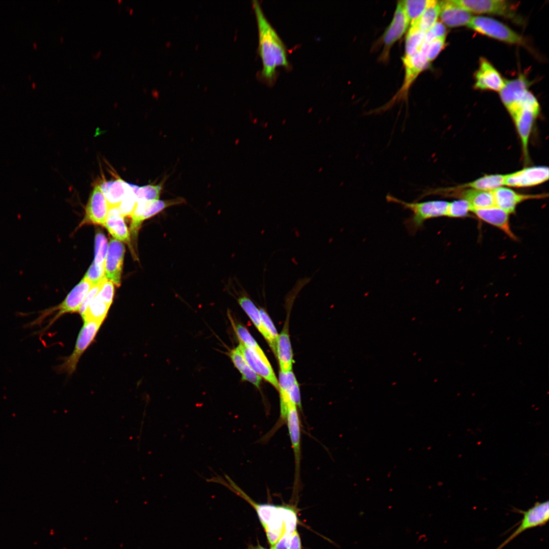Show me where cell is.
Listing matches in <instances>:
<instances>
[{"mask_svg":"<svg viewBox=\"0 0 549 549\" xmlns=\"http://www.w3.org/2000/svg\"><path fill=\"white\" fill-rule=\"evenodd\" d=\"M225 479L216 474L206 481L223 485L250 504L256 512L270 546L284 534L292 535L297 530L298 518L296 509L293 506L257 503L227 475L225 474Z\"/></svg>","mask_w":549,"mask_h":549,"instance_id":"6da1fadb","label":"cell"},{"mask_svg":"<svg viewBox=\"0 0 549 549\" xmlns=\"http://www.w3.org/2000/svg\"><path fill=\"white\" fill-rule=\"evenodd\" d=\"M259 35V51L262 62L261 75L272 82L279 66L288 67L286 47L265 17L258 1H253Z\"/></svg>","mask_w":549,"mask_h":549,"instance_id":"7a4b0ae2","label":"cell"},{"mask_svg":"<svg viewBox=\"0 0 549 549\" xmlns=\"http://www.w3.org/2000/svg\"><path fill=\"white\" fill-rule=\"evenodd\" d=\"M386 198L388 201L398 204L412 212V215L404 221L407 230L411 235H415L422 229L426 221L447 216L448 201L438 200L408 202L389 194Z\"/></svg>","mask_w":549,"mask_h":549,"instance_id":"3957f363","label":"cell"},{"mask_svg":"<svg viewBox=\"0 0 549 549\" xmlns=\"http://www.w3.org/2000/svg\"><path fill=\"white\" fill-rule=\"evenodd\" d=\"M94 285L84 278L70 291L64 300L58 306L40 312L38 318L24 325L30 327L41 325L47 316L57 311L56 314L43 329H48L60 316L66 313H79L80 306L86 294Z\"/></svg>","mask_w":549,"mask_h":549,"instance_id":"277c9868","label":"cell"},{"mask_svg":"<svg viewBox=\"0 0 549 549\" xmlns=\"http://www.w3.org/2000/svg\"><path fill=\"white\" fill-rule=\"evenodd\" d=\"M521 107L511 116L520 136L524 160L529 161L528 144L535 120L540 111L539 103L532 95L526 97Z\"/></svg>","mask_w":549,"mask_h":549,"instance_id":"5b68a950","label":"cell"},{"mask_svg":"<svg viewBox=\"0 0 549 549\" xmlns=\"http://www.w3.org/2000/svg\"><path fill=\"white\" fill-rule=\"evenodd\" d=\"M402 62L405 69V76L402 87L398 92L386 105L380 107L377 112H381L391 108L396 102L406 100L408 91L419 75L426 69L430 63L425 55L420 50L411 55H404Z\"/></svg>","mask_w":549,"mask_h":549,"instance_id":"8992f818","label":"cell"},{"mask_svg":"<svg viewBox=\"0 0 549 549\" xmlns=\"http://www.w3.org/2000/svg\"><path fill=\"white\" fill-rule=\"evenodd\" d=\"M467 26L475 32L510 44H521L522 37L503 23L490 17H473Z\"/></svg>","mask_w":549,"mask_h":549,"instance_id":"52a82bcc","label":"cell"},{"mask_svg":"<svg viewBox=\"0 0 549 549\" xmlns=\"http://www.w3.org/2000/svg\"><path fill=\"white\" fill-rule=\"evenodd\" d=\"M102 323L95 320L84 321L73 351L70 355L65 358L63 362L57 367L58 372L72 374L75 371L79 359L93 341Z\"/></svg>","mask_w":549,"mask_h":549,"instance_id":"ba28073f","label":"cell"},{"mask_svg":"<svg viewBox=\"0 0 549 549\" xmlns=\"http://www.w3.org/2000/svg\"><path fill=\"white\" fill-rule=\"evenodd\" d=\"M182 197L168 200H138L131 215L130 232L133 238L137 237L142 223L157 215L165 209L174 205L185 203Z\"/></svg>","mask_w":549,"mask_h":549,"instance_id":"9c48e42d","label":"cell"},{"mask_svg":"<svg viewBox=\"0 0 549 549\" xmlns=\"http://www.w3.org/2000/svg\"><path fill=\"white\" fill-rule=\"evenodd\" d=\"M409 24L402 1H399L392 20L381 37L383 49L379 61L386 63L388 60L391 47L406 33Z\"/></svg>","mask_w":549,"mask_h":549,"instance_id":"30bf717a","label":"cell"},{"mask_svg":"<svg viewBox=\"0 0 549 549\" xmlns=\"http://www.w3.org/2000/svg\"><path fill=\"white\" fill-rule=\"evenodd\" d=\"M548 501L537 502L533 506L524 511L515 508L517 512L523 514L516 529L496 549H502L508 543L527 530L545 525L549 518Z\"/></svg>","mask_w":549,"mask_h":549,"instance_id":"8fae6325","label":"cell"},{"mask_svg":"<svg viewBox=\"0 0 549 549\" xmlns=\"http://www.w3.org/2000/svg\"><path fill=\"white\" fill-rule=\"evenodd\" d=\"M548 179L547 167H528L504 174V186L516 188L531 187L542 184Z\"/></svg>","mask_w":549,"mask_h":549,"instance_id":"7c38bea8","label":"cell"},{"mask_svg":"<svg viewBox=\"0 0 549 549\" xmlns=\"http://www.w3.org/2000/svg\"><path fill=\"white\" fill-rule=\"evenodd\" d=\"M125 253L124 245L119 240L111 238L105 260V272L107 280L116 286H119L121 283Z\"/></svg>","mask_w":549,"mask_h":549,"instance_id":"4fadbf2b","label":"cell"},{"mask_svg":"<svg viewBox=\"0 0 549 549\" xmlns=\"http://www.w3.org/2000/svg\"><path fill=\"white\" fill-rule=\"evenodd\" d=\"M494 204L509 214L515 212L517 206L528 200L543 199L547 196L544 193L525 194L517 193L512 189L500 187L492 191Z\"/></svg>","mask_w":549,"mask_h":549,"instance_id":"5bb4252c","label":"cell"},{"mask_svg":"<svg viewBox=\"0 0 549 549\" xmlns=\"http://www.w3.org/2000/svg\"><path fill=\"white\" fill-rule=\"evenodd\" d=\"M289 435L293 448L295 459V469L294 486H297L299 481L300 468L301 460L300 437L301 431L300 420L297 410V406L291 401L289 402L288 413L286 419Z\"/></svg>","mask_w":549,"mask_h":549,"instance_id":"9a60e30c","label":"cell"},{"mask_svg":"<svg viewBox=\"0 0 549 549\" xmlns=\"http://www.w3.org/2000/svg\"><path fill=\"white\" fill-rule=\"evenodd\" d=\"M109 206L99 185H96L90 194L85 208V215L82 224L92 223L104 226Z\"/></svg>","mask_w":549,"mask_h":549,"instance_id":"2e32d148","label":"cell"},{"mask_svg":"<svg viewBox=\"0 0 549 549\" xmlns=\"http://www.w3.org/2000/svg\"><path fill=\"white\" fill-rule=\"evenodd\" d=\"M480 221L490 224L501 230L509 238L517 241L518 238L512 231L509 220V215L501 208L493 206L487 208L474 209L472 211Z\"/></svg>","mask_w":549,"mask_h":549,"instance_id":"e0dca14e","label":"cell"},{"mask_svg":"<svg viewBox=\"0 0 549 549\" xmlns=\"http://www.w3.org/2000/svg\"><path fill=\"white\" fill-rule=\"evenodd\" d=\"M470 13L512 17L508 2L503 0H454Z\"/></svg>","mask_w":549,"mask_h":549,"instance_id":"ac0fdd59","label":"cell"},{"mask_svg":"<svg viewBox=\"0 0 549 549\" xmlns=\"http://www.w3.org/2000/svg\"><path fill=\"white\" fill-rule=\"evenodd\" d=\"M476 89L500 92L505 80L493 66L485 58H480L479 67L475 73Z\"/></svg>","mask_w":549,"mask_h":549,"instance_id":"d6986e66","label":"cell"},{"mask_svg":"<svg viewBox=\"0 0 549 549\" xmlns=\"http://www.w3.org/2000/svg\"><path fill=\"white\" fill-rule=\"evenodd\" d=\"M530 82L524 75L512 80H505L500 96L508 111L516 105L528 90Z\"/></svg>","mask_w":549,"mask_h":549,"instance_id":"ffe728a7","label":"cell"},{"mask_svg":"<svg viewBox=\"0 0 549 549\" xmlns=\"http://www.w3.org/2000/svg\"><path fill=\"white\" fill-rule=\"evenodd\" d=\"M439 3L441 22L449 27L467 25L473 17L470 12L457 4L454 0Z\"/></svg>","mask_w":549,"mask_h":549,"instance_id":"44dd1931","label":"cell"},{"mask_svg":"<svg viewBox=\"0 0 549 549\" xmlns=\"http://www.w3.org/2000/svg\"><path fill=\"white\" fill-rule=\"evenodd\" d=\"M238 348L252 370L279 390V382L270 364L266 363L255 351L240 342Z\"/></svg>","mask_w":549,"mask_h":549,"instance_id":"7402d4cb","label":"cell"},{"mask_svg":"<svg viewBox=\"0 0 549 549\" xmlns=\"http://www.w3.org/2000/svg\"><path fill=\"white\" fill-rule=\"evenodd\" d=\"M99 186L107 200L109 209L119 206L130 188L129 183L120 178L111 181L104 180Z\"/></svg>","mask_w":549,"mask_h":549,"instance_id":"603a6c76","label":"cell"},{"mask_svg":"<svg viewBox=\"0 0 549 549\" xmlns=\"http://www.w3.org/2000/svg\"><path fill=\"white\" fill-rule=\"evenodd\" d=\"M115 239L130 245V235L124 217L118 207L109 209L104 226Z\"/></svg>","mask_w":549,"mask_h":549,"instance_id":"cb8c5ba5","label":"cell"},{"mask_svg":"<svg viewBox=\"0 0 549 549\" xmlns=\"http://www.w3.org/2000/svg\"><path fill=\"white\" fill-rule=\"evenodd\" d=\"M237 300L241 308L252 321L259 331L264 337L274 354L277 355V344L274 342L265 329L262 323L259 310L256 307L246 293H243L239 296Z\"/></svg>","mask_w":549,"mask_h":549,"instance_id":"d4e9b609","label":"cell"},{"mask_svg":"<svg viewBox=\"0 0 549 549\" xmlns=\"http://www.w3.org/2000/svg\"><path fill=\"white\" fill-rule=\"evenodd\" d=\"M278 356L281 371L288 372L292 370L293 354L288 331L284 329L279 334L277 343Z\"/></svg>","mask_w":549,"mask_h":549,"instance_id":"484cf974","label":"cell"},{"mask_svg":"<svg viewBox=\"0 0 549 549\" xmlns=\"http://www.w3.org/2000/svg\"><path fill=\"white\" fill-rule=\"evenodd\" d=\"M297 381L293 373L291 371L279 373V390L280 394V419L286 422L288 411L289 403L290 401L289 397L288 389L290 386Z\"/></svg>","mask_w":549,"mask_h":549,"instance_id":"4316f807","label":"cell"},{"mask_svg":"<svg viewBox=\"0 0 549 549\" xmlns=\"http://www.w3.org/2000/svg\"><path fill=\"white\" fill-rule=\"evenodd\" d=\"M232 362L239 371L243 381H247L259 388L261 377L255 373L247 363L239 348L232 349L229 353Z\"/></svg>","mask_w":549,"mask_h":549,"instance_id":"83f0119b","label":"cell"},{"mask_svg":"<svg viewBox=\"0 0 549 549\" xmlns=\"http://www.w3.org/2000/svg\"><path fill=\"white\" fill-rule=\"evenodd\" d=\"M503 186H504V174H489L485 175L468 183L459 185L456 188L492 191Z\"/></svg>","mask_w":549,"mask_h":549,"instance_id":"f1b7e54d","label":"cell"},{"mask_svg":"<svg viewBox=\"0 0 549 549\" xmlns=\"http://www.w3.org/2000/svg\"><path fill=\"white\" fill-rule=\"evenodd\" d=\"M440 10L439 2L432 0L422 14L410 25H414L423 32H427L437 21Z\"/></svg>","mask_w":549,"mask_h":549,"instance_id":"f546056e","label":"cell"},{"mask_svg":"<svg viewBox=\"0 0 549 549\" xmlns=\"http://www.w3.org/2000/svg\"><path fill=\"white\" fill-rule=\"evenodd\" d=\"M110 306L96 296L81 315L83 321L95 320L103 322Z\"/></svg>","mask_w":549,"mask_h":549,"instance_id":"4dcf8cb0","label":"cell"},{"mask_svg":"<svg viewBox=\"0 0 549 549\" xmlns=\"http://www.w3.org/2000/svg\"><path fill=\"white\" fill-rule=\"evenodd\" d=\"M229 316L236 332V335L239 339V342L243 344L246 346L253 349L266 363L270 364L264 353L256 341L251 335L247 329L240 323L235 324L233 322L231 317L230 316Z\"/></svg>","mask_w":549,"mask_h":549,"instance_id":"1f68e13d","label":"cell"},{"mask_svg":"<svg viewBox=\"0 0 549 549\" xmlns=\"http://www.w3.org/2000/svg\"><path fill=\"white\" fill-rule=\"evenodd\" d=\"M165 180V178L158 184L152 183L141 187L131 184L130 185L137 201L157 200L159 199Z\"/></svg>","mask_w":549,"mask_h":549,"instance_id":"d6a6232c","label":"cell"},{"mask_svg":"<svg viewBox=\"0 0 549 549\" xmlns=\"http://www.w3.org/2000/svg\"><path fill=\"white\" fill-rule=\"evenodd\" d=\"M425 32L414 25H410L405 40L404 55H411L419 51L422 45Z\"/></svg>","mask_w":549,"mask_h":549,"instance_id":"836d02e7","label":"cell"},{"mask_svg":"<svg viewBox=\"0 0 549 549\" xmlns=\"http://www.w3.org/2000/svg\"><path fill=\"white\" fill-rule=\"evenodd\" d=\"M410 25L414 22L432 3V0L402 1Z\"/></svg>","mask_w":549,"mask_h":549,"instance_id":"e575fe53","label":"cell"},{"mask_svg":"<svg viewBox=\"0 0 549 549\" xmlns=\"http://www.w3.org/2000/svg\"><path fill=\"white\" fill-rule=\"evenodd\" d=\"M471 207L465 200L459 199L448 202L447 216L451 218H462L471 216Z\"/></svg>","mask_w":549,"mask_h":549,"instance_id":"d590c367","label":"cell"},{"mask_svg":"<svg viewBox=\"0 0 549 549\" xmlns=\"http://www.w3.org/2000/svg\"><path fill=\"white\" fill-rule=\"evenodd\" d=\"M95 258L93 263L102 264L105 263L108 244L105 235L101 231H97L95 235Z\"/></svg>","mask_w":549,"mask_h":549,"instance_id":"8d00e7d4","label":"cell"},{"mask_svg":"<svg viewBox=\"0 0 549 549\" xmlns=\"http://www.w3.org/2000/svg\"><path fill=\"white\" fill-rule=\"evenodd\" d=\"M104 263L96 264L93 262L83 278L88 280L94 286L101 282L106 278Z\"/></svg>","mask_w":549,"mask_h":549,"instance_id":"74e56055","label":"cell"},{"mask_svg":"<svg viewBox=\"0 0 549 549\" xmlns=\"http://www.w3.org/2000/svg\"><path fill=\"white\" fill-rule=\"evenodd\" d=\"M137 201V200L136 196L130 186L125 197L118 207L121 215L124 217L131 216L135 207Z\"/></svg>","mask_w":549,"mask_h":549,"instance_id":"f35d334b","label":"cell"},{"mask_svg":"<svg viewBox=\"0 0 549 549\" xmlns=\"http://www.w3.org/2000/svg\"><path fill=\"white\" fill-rule=\"evenodd\" d=\"M446 37L435 39L428 43L425 51V57L430 63L439 54L445 46Z\"/></svg>","mask_w":549,"mask_h":549,"instance_id":"ab89813d","label":"cell"},{"mask_svg":"<svg viewBox=\"0 0 549 549\" xmlns=\"http://www.w3.org/2000/svg\"><path fill=\"white\" fill-rule=\"evenodd\" d=\"M447 29L441 21H437L430 29L425 32L424 42L429 43L435 39L446 37Z\"/></svg>","mask_w":549,"mask_h":549,"instance_id":"60d3db41","label":"cell"},{"mask_svg":"<svg viewBox=\"0 0 549 549\" xmlns=\"http://www.w3.org/2000/svg\"><path fill=\"white\" fill-rule=\"evenodd\" d=\"M114 292L113 283L111 281L107 280L105 282L96 296L109 306H111L113 302Z\"/></svg>","mask_w":549,"mask_h":549,"instance_id":"b9f144b4","label":"cell"},{"mask_svg":"<svg viewBox=\"0 0 549 549\" xmlns=\"http://www.w3.org/2000/svg\"><path fill=\"white\" fill-rule=\"evenodd\" d=\"M107 280V279L106 278H105L103 280H102L98 284L93 286L90 289V290L88 291L83 302H82L79 309V313L81 315H82L84 313L87 307L95 298L96 295L98 294V293L102 288L104 284Z\"/></svg>","mask_w":549,"mask_h":549,"instance_id":"7bdbcfd3","label":"cell"},{"mask_svg":"<svg viewBox=\"0 0 549 549\" xmlns=\"http://www.w3.org/2000/svg\"><path fill=\"white\" fill-rule=\"evenodd\" d=\"M259 312L261 317L263 324L272 339L274 343H277V340L279 336L278 332L272 323V320L270 318L269 315L267 314L265 310L263 308L259 309Z\"/></svg>","mask_w":549,"mask_h":549,"instance_id":"ee69618b","label":"cell"},{"mask_svg":"<svg viewBox=\"0 0 549 549\" xmlns=\"http://www.w3.org/2000/svg\"><path fill=\"white\" fill-rule=\"evenodd\" d=\"M288 394L290 401L301 409L300 394L297 381L290 386L288 389Z\"/></svg>","mask_w":549,"mask_h":549,"instance_id":"f6af8a7d","label":"cell"},{"mask_svg":"<svg viewBox=\"0 0 549 549\" xmlns=\"http://www.w3.org/2000/svg\"><path fill=\"white\" fill-rule=\"evenodd\" d=\"M288 549H302L300 536L297 530L292 536Z\"/></svg>","mask_w":549,"mask_h":549,"instance_id":"bcb514c9","label":"cell"},{"mask_svg":"<svg viewBox=\"0 0 549 549\" xmlns=\"http://www.w3.org/2000/svg\"><path fill=\"white\" fill-rule=\"evenodd\" d=\"M248 549H267L261 546L259 543L256 545H249Z\"/></svg>","mask_w":549,"mask_h":549,"instance_id":"7dc6e473","label":"cell"},{"mask_svg":"<svg viewBox=\"0 0 549 549\" xmlns=\"http://www.w3.org/2000/svg\"><path fill=\"white\" fill-rule=\"evenodd\" d=\"M101 52L100 51H99V52H98V53H97V54H96V57H97V56H99V55H100V54H101Z\"/></svg>","mask_w":549,"mask_h":549,"instance_id":"c3c4849f","label":"cell"},{"mask_svg":"<svg viewBox=\"0 0 549 549\" xmlns=\"http://www.w3.org/2000/svg\"><path fill=\"white\" fill-rule=\"evenodd\" d=\"M132 11V9H130V12H131Z\"/></svg>","mask_w":549,"mask_h":549,"instance_id":"681fc988","label":"cell"}]
</instances>
